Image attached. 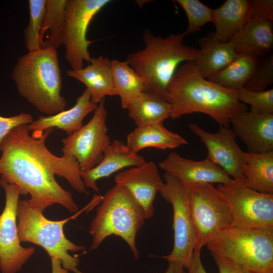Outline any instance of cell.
<instances>
[{"mask_svg": "<svg viewBox=\"0 0 273 273\" xmlns=\"http://www.w3.org/2000/svg\"><path fill=\"white\" fill-rule=\"evenodd\" d=\"M28 125L13 128L2 140L1 177L16 185L20 195L29 194V203L42 212L58 204L76 212L78 207L71 193L59 185L55 175L64 177L78 192L87 193L77 161L70 156L58 157L47 148L45 141L54 129H47L41 135H30Z\"/></svg>", "mask_w": 273, "mask_h": 273, "instance_id": "6da1fadb", "label": "cell"}, {"mask_svg": "<svg viewBox=\"0 0 273 273\" xmlns=\"http://www.w3.org/2000/svg\"><path fill=\"white\" fill-rule=\"evenodd\" d=\"M238 90L222 87L204 78L193 61L181 64L167 87L171 105L170 118L177 119L194 113L211 117L220 126L230 127L236 113L247 110L237 98Z\"/></svg>", "mask_w": 273, "mask_h": 273, "instance_id": "7a4b0ae2", "label": "cell"}, {"mask_svg": "<svg viewBox=\"0 0 273 273\" xmlns=\"http://www.w3.org/2000/svg\"><path fill=\"white\" fill-rule=\"evenodd\" d=\"M12 77L19 95L39 112L51 115L65 110L57 49L46 47L20 57Z\"/></svg>", "mask_w": 273, "mask_h": 273, "instance_id": "3957f363", "label": "cell"}, {"mask_svg": "<svg viewBox=\"0 0 273 273\" xmlns=\"http://www.w3.org/2000/svg\"><path fill=\"white\" fill-rule=\"evenodd\" d=\"M184 37L177 33L163 37L144 31L145 47L129 54L126 61L144 80V92L169 102L167 87L176 70L183 63L193 61L198 53L184 43Z\"/></svg>", "mask_w": 273, "mask_h": 273, "instance_id": "277c9868", "label": "cell"}, {"mask_svg": "<svg viewBox=\"0 0 273 273\" xmlns=\"http://www.w3.org/2000/svg\"><path fill=\"white\" fill-rule=\"evenodd\" d=\"M145 220L142 209L129 192L115 184L102 196L90 222L89 232L93 239L89 250L97 249L107 237L115 235L126 242L137 259L135 239Z\"/></svg>", "mask_w": 273, "mask_h": 273, "instance_id": "5b68a950", "label": "cell"}, {"mask_svg": "<svg viewBox=\"0 0 273 273\" xmlns=\"http://www.w3.org/2000/svg\"><path fill=\"white\" fill-rule=\"evenodd\" d=\"M206 246L211 254L252 273H273V229L231 225L220 232Z\"/></svg>", "mask_w": 273, "mask_h": 273, "instance_id": "8992f818", "label": "cell"}, {"mask_svg": "<svg viewBox=\"0 0 273 273\" xmlns=\"http://www.w3.org/2000/svg\"><path fill=\"white\" fill-rule=\"evenodd\" d=\"M17 230L20 242H30L42 247L51 259H57L62 266L73 273H83L77 266L80 260L68 251L84 250L68 240L64 233V224L70 218L58 221L48 219L43 212L32 206L28 200H19L17 210Z\"/></svg>", "mask_w": 273, "mask_h": 273, "instance_id": "52a82bcc", "label": "cell"}, {"mask_svg": "<svg viewBox=\"0 0 273 273\" xmlns=\"http://www.w3.org/2000/svg\"><path fill=\"white\" fill-rule=\"evenodd\" d=\"M195 243L194 251L202 248L220 232L231 226L232 217L223 197L211 184L187 186Z\"/></svg>", "mask_w": 273, "mask_h": 273, "instance_id": "ba28073f", "label": "cell"}, {"mask_svg": "<svg viewBox=\"0 0 273 273\" xmlns=\"http://www.w3.org/2000/svg\"><path fill=\"white\" fill-rule=\"evenodd\" d=\"M163 176L165 183L158 192L172 207L174 242L171 253L162 257L168 261H178L186 268L194 252L195 243L190 193L188 187L176 177L165 172Z\"/></svg>", "mask_w": 273, "mask_h": 273, "instance_id": "9c48e42d", "label": "cell"}, {"mask_svg": "<svg viewBox=\"0 0 273 273\" xmlns=\"http://www.w3.org/2000/svg\"><path fill=\"white\" fill-rule=\"evenodd\" d=\"M216 188L230 208L232 226L273 229V194L254 191L233 179Z\"/></svg>", "mask_w": 273, "mask_h": 273, "instance_id": "30bf717a", "label": "cell"}, {"mask_svg": "<svg viewBox=\"0 0 273 273\" xmlns=\"http://www.w3.org/2000/svg\"><path fill=\"white\" fill-rule=\"evenodd\" d=\"M111 2L110 0H67L62 45L65 46L66 60L72 70L80 69L84 63L89 62V46L93 42L87 38L89 25L96 15Z\"/></svg>", "mask_w": 273, "mask_h": 273, "instance_id": "8fae6325", "label": "cell"}, {"mask_svg": "<svg viewBox=\"0 0 273 273\" xmlns=\"http://www.w3.org/2000/svg\"><path fill=\"white\" fill-rule=\"evenodd\" d=\"M89 121L62 140L63 155L76 160L81 171L90 169L103 158L105 148L111 143L106 124L107 111L105 100L100 102Z\"/></svg>", "mask_w": 273, "mask_h": 273, "instance_id": "7c38bea8", "label": "cell"}, {"mask_svg": "<svg viewBox=\"0 0 273 273\" xmlns=\"http://www.w3.org/2000/svg\"><path fill=\"white\" fill-rule=\"evenodd\" d=\"M5 191V205L0 214V270L2 273H16L33 255V247L20 244L17 224V210L20 191L15 185L0 178Z\"/></svg>", "mask_w": 273, "mask_h": 273, "instance_id": "4fadbf2b", "label": "cell"}, {"mask_svg": "<svg viewBox=\"0 0 273 273\" xmlns=\"http://www.w3.org/2000/svg\"><path fill=\"white\" fill-rule=\"evenodd\" d=\"M189 126L191 131L206 146L208 151L206 158L220 167L233 179L243 183L246 152L238 145L233 130L220 126L217 132L211 133L195 123H190Z\"/></svg>", "mask_w": 273, "mask_h": 273, "instance_id": "5bb4252c", "label": "cell"}, {"mask_svg": "<svg viewBox=\"0 0 273 273\" xmlns=\"http://www.w3.org/2000/svg\"><path fill=\"white\" fill-rule=\"evenodd\" d=\"M114 180L129 192L142 209L145 219L153 216L154 200L164 183L154 162L130 167L117 174Z\"/></svg>", "mask_w": 273, "mask_h": 273, "instance_id": "9a60e30c", "label": "cell"}, {"mask_svg": "<svg viewBox=\"0 0 273 273\" xmlns=\"http://www.w3.org/2000/svg\"><path fill=\"white\" fill-rule=\"evenodd\" d=\"M159 167L187 186L201 183L226 184L233 179L220 167L207 158L195 161L183 157L174 152L161 161Z\"/></svg>", "mask_w": 273, "mask_h": 273, "instance_id": "2e32d148", "label": "cell"}, {"mask_svg": "<svg viewBox=\"0 0 273 273\" xmlns=\"http://www.w3.org/2000/svg\"><path fill=\"white\" fill-rule=\"evenodd\" d=\"M230 122L248 152L273 151V114H258L241 110L231 117Z\"/></svg>", "mask_w": 273, "mask_h": 273, "instance_id": "e0dca14e", "label": "cell"}, {"mask_svg": "<svg viewBox=\"0 0 273 273\" xmlns=\"http://www.w3.org/2000/svg\"><path fill=\"white\" fill-rule=\"evenodd\" d=\"M144 157L129 150L126 144L114 140L105 148L102 160L93 168L80 172L85 187L99 192L97 181L125 168L142 165L146 162Z\"/></svg>", "mask_w": 273, "mask_h": 273, "instance_id": "ac0fdd59", "label": "cell"}, {"mask_svg": "<svg viewBox=\"0 0 273 273\" xmlns=\"http://www.w3.org/2000/svg\"><path fill=\"white\" fill-rule=\"evenodd\" d=\"M67 75L86 86L92 102L98 104L106 96H117L114 87L111 60L99 56L92 58L87 65L78 70H68Z\"/></svg>", "mask_w": 273, "mask_h": 273, "instance_id": "d6986e66", "label": "cell"}, {"mask_svg": "<svg viewBox=\"0 0 273 273\" xmlns=\"http://www.w3.org/2000/svg\"><path fill=\"white\" fill-rule=\"evenodd\" d=\"M97 105L92 102L90 96L85 89L69 109L51 115L40 116L28 126L32 133L38 135L42 134L47 129L57 128L69 135L83 125L84 118L94 111Z\"/></svg>", "mask_w": 273, "mask_h": 273, "instance_id": "ffe728a7", "label": "cell"}, {"mask_svg": "<svg viewBox=\"0 0 273 273\" xmlns=\"http://www.w3.org/2000/svg\"><path fill=\"white\" fill-rule=\"evenodd\" d=\"M229 41L238 55L263 58L273 47V22L250 18Z\"/></svg>", "mask_w": 273, "mask_h": 273, "instance_id": "44dd1931", "label": "cell"}, {"mask_svg": "<svg viewBox=\"0 0 273 273\" xmlns=\"http://www.w3.org/2000/svg\"><path fill=\"white\" fill-rule=\"evenodd\" d=\"M200 48L193 61L200 74L208 78L229 65L238 56L233 44L216 39L213 33L198 39Z\"/></svg>", "mask_w": 273, "mask_h": 273, "instance_id": "7402d4cb", "label": "cell"}, {"mask_svg": "<svg viewBox=\"0 0 273 273\" xmlns=\"http://www.w3.org/2000/svg\"><path fill=\"white\" fill-rule=\"evenodd\" d=\"M126 145L135 153L145 148L152 147L166 150L188 145L181 135L173 132L163 124L136 126L127 135Z\"/></svg>", "mask_w": 273, "mask_h": 273, "instance_id": "603a6c76", "label": "cell"}, {"mask_svg": "<svg viewBox=\"0 0 273 273\" xmlns=\"http://www.w3.org/2000/svg\"><path fill=\"white\" fill-rule=\"evenodd\" d=\"M250 1L226 0L214 10L212 23L214 37L228 42L244 26L249 18Z\"/></svg>", "mask_w": 273, "mask_h": 273, "instance_id": "cb8c5ba5", "label": "cell"}, {"mask_svg": "<svg viewBox=\"0 0 273 273\" xmlns=\"http://www.w3.org/2000/svg\"><path fill=\"white\" fill-rule=\"evenodd\" d=\"M127 110L136 126H142L163 124L170 117L171 105L156 95L143 92L131 100Z\"/></svg>", "mask_w": 273, "mask_h": 273, "instance_id": "d4e9b609", "label": "cell"}, {"mask_svg": "<svg viewBox=\"0 0 273 273\" xmlns=\"http://www.w3.org/2000/svg\"><path fill=\"white\" fill-rule=\"evenodd\" d=\"M243 174L246 186L260 193L273 194V151L246 152Z\"/></svg>", "mask_w": 273, "mask_h": 273, "instance_id": "484cf974", "label": "cell"}, {"mask_svg": "<svg viewBox=\"0 0 273 273\" xmlns=\"http://www.w3.org/2000/svg\"><path fill=\"white\" fill-rule=\"evenodd\" d=\"M260 59L253 56L238 55L226 67L207 79L224 88L238 90L250 79Z\"/></svg>", "mask_w": 273, "mask_h": 273, "instance_id": "4316f807", "label": "cell"}, {"mask_svg": "<svg viewBox=\"0 0 273 273\" xmlns=\"http://www.w3.org/2000/svg\"><path fill=\"white\" fill-rule=\"evenodd\" d=\"M113 83L121 106L127 109L131 100L145 91V82L142 77L126 62L111 60Z\"/></svg>", "mask_w": 273, "mask_h": 273, "instance_id": "83f0119b", "label": "cell"}, {"mask_svg": "<svg viewBox=\"0 0 273 273\" xmlns=\"http://www.w3.org/2000/svg\"><path fill=\"white\" fill-rule=\"evenodd\" d=\"M67 0H46L40 40L42 48L58 49L63 43L65 9Z\"/></svg>", "mask_w": 273, "mask_h": 273, "instance_id": "f1b7e54d", "label": "cell"}, {"mask_svg": "<svg viewBox=\"0 0 273 273\" xmlns=\"http://www.w3.org/2000/svg\"><path fill=\"white\" fill-rule=\"evenodd\" d=\"M29 19L24 30V41L28 52L42 48L40 31L43 20L46 0H29Z\"/></svg>", "mask_w": 273, "mask_h": 273, "instance_id": "f546056e", "label": "cell"}, {"mask_svg": "<svg viewBox=\"0 0 273 273\" xmlns=\"http://www.w3.org/2000/svg\"><path fill=\"white\" fill-rule=\"evenodd\" d=\"M188 18V25L183 33L185 36L200 31L201 27L209 22L212 23L214 10L199 0H177Z\"/></svg>", "mask_w": 273, "mask_h": 273, "instance_id": "4dcf8cb0", "label": "cell"}, {"mask_svg": "<svg viewBox=\"0 0 273 273\" xmlns=\"http://www.w3.org/2000/svg\"><path fill=\"white\" fill-rule=\"evenodd\" d=\"M237 98L250 106V111L258 114H273V89L253 92L243 87L238 90Z\"/></svg>", "mask_w": 273, "mask_h": 273, "instance_id": "1f68e13d", "label": "cell"}, {"mask_svg": "<svg viewBox=\"0 0 273 273\" xmlns=\"http://www.w3.org/2000/svg\"><path fill=\"white\" fill-rule=\"evenodd\" d=\"M273 83V54L261 59L249 81L244 87L253 92L266 90Z\"/></svg>", "mask_w": 273, "mask_h": 273, "instance_id": "d6a6232c", "label": "cell"}, {"mask_svg": "<svg viewBox=\"0 0 273 273\" xmlns=\"http://www.w3.org/2000/svg\"><path fill=\"white\" fill-rule=\"evenodd\" d=\"M33 120L31 115L24 112L8 117L0 116V144L11 129L20 125L30 124Z\"/></svg>", "mask_w": 273, "mask_h": 273, "instance_id": "836d02e7", "label": "cell"}, {"mask_svg": "<svg viewBox=\"0 0 273 273\" xmlns=\"http://www.w3.org/2000/svg\"><path fill=\"white\" fill-rule=\"evenodd\" d=\"M273 22V1H250L249 18Z\"/></svg>", "mask_w": 273, "mask_h": 273, "instance_id": "e575fe53", "label": "cell"}, {"mask_svg": "<svg viewBox=\"0 0 273 273\" xmlns=\"http://www.w3.org/2000/svg\"><path fill=\"white\" fill-rule=\"evenodd\" d=\"M217 266L219 273H252L242 266L215 254H211Z\"/></svg>", "mask_w": 273, "mask_h": 273, "instance_id": "d590c367", "label": "cell"}, {"mask_svg": "<svg viewBox=\"0 0 273 273\" xmlns=\"http://www.w3.org/2000/svg\"><path fill=\"white\" fill-rule=\"evenodd\" d=\"M200 253V251H194L186 268L188 273H207L202 263Z\"/></svg>", "mask_w": 273, "mask_h": 273, "instance_id": "8d00e7d4", "label": "cell"}, {"mask_svg": "<svg viewBox=\"0 0 273 273\" xmlns=\"http://www.w3.org/2000/svg\"><path fill=\"white\" fill-rule=\"evenodd\" d=\"M168 266L165 273H185V267L176 261H169Z\"/></svg>", "mask_w": 273, "mask_h": 273, "instance_id": "74e56055", "label": "cell"}, {"mask_svg": "<svg viewBox=\"0 0 273 273\" xmlns=\"http://www.w3.org/2000/svg\"><path fill=\"white\" fill-rule=\"evenodd\" d=\"M52 273H70L62 266L61 262L57 259H51Z\"/></svg>", "mask_w": 273, "mask_h": 273, "instance_id": "f35d334b", "label": "cell"}]
</instances>
